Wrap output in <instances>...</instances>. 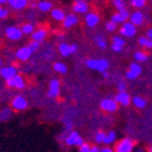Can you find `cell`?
<instances>
[{
	"label": "cell",
	"mask_w": 152,
	"mask_h": 152,
	"mask_svg": "<svg viewBox=\"0 0 152 152\" xmlns=\"http://www.w3.org/2000/svg\"><path fill=\"white\" fill-rule=\"evenodd\" d=\"M13 116V110L9 107H4L0 109V121L7 122L12 118Z\"/></svg>",
	"instance_id": "44dd1931"
},
{
	"label": "cell",
	"mask_w": 152,
	"mask_h": 152,
	"mask_svg": "<svg viewBox=\"0 0 152 152\" xmlns=\"http://www.w3.org/2000/svg\"><path fill=\"white\" fill-rule=\"evenodd\" d=\"M4 4H8V0H0V7H3Z\"/></svg>",
	"instance_id": "ee69618b"
},
{
	"label": "cell",
	"mask_w": 152,
	"mask_h": 152,
	"mask_svg": "<svg viewBox=\"0 0 152 152\" xmlns=\"http://www.w3.org/2000/svg\"><path fill=\"white\" fill-rule=\"evenodd\" d=\"M102 78H103V79L109 78V74H107V71H105V72H103V74H102Z\"/></svg>",
	"instance_id": "bcb514c9"
},
{
	"label": "cell",
	"mask_w": 152,
	"mask_h": 152,
	"mask_svg": "<svg viewBox=\"0 0 152 152\" xmlns=\"http://www.w3.org/2000/svg\"><path fill=\"white\" fill-rule=\"evenodd\" d=\"M9 16V10L4 7H0V19H5Z\"/></svg>",
	"instance_id": "74e56055"
},
{
	"label": "cell",
	"mask_w": 152,
	"mask_h": 152,
	"mask_svg": "<svg viewBox=\"0 0 152 152\" xmlns=\"http://www.w3.org/2000/svg\"><path fill=\"white\" fill-rule=\"evenodd\" d=\"M134 58L136 63H142V62H146L148 60V54L145 53L144 51H136L134 53Z\"/></svg>",
	"instance_id": "f546056e"
},
{
	"label": "cell",
	"mask_w": 152,
	"mask_h": 152,
	"mask_svg": "<svg viewBox=\"0 0 152 152\" xmlns=\"http://www.w3.org/2000/svg\"><path fill=\"white\" fill-rule=\"evenodd\" d=\"M142 66H140L138 63H136V62H134V63L130 64L129 70H128V71H130V72H131V74H133L134 76L138 77L140 74H142Z\"/></svg>",
	"instance_id": "d4e9b609"
},
{
	"label": "cell",
	"mask_w": 152,
	"mask_h": 152,
	"mask_svg": "<svg viewBox=\"0 0 152 152\" xmlns=\"http://www.w3.org/2000/svg\"><path fill=\"white\" fill-rule=\"evenodd\" d=\"M137 28L134 25H132L130 21H127L121 25L119 29V34L124 37H133L136 34Z\"/></svg>",
	"instance_id": "8992f818"
},
{
	"label": "cell",
	"mask_w": 152,
	"mask_h": 152,
	"mask_svg": "<svg viewBox=\"0 0 152 152\" xmlns=\"http://www.w3.org/2000/svg\"><path fill=\"white\" fill-rule=\"evenodd\" d=\"M113 4H114L117 12H120V11H124L127 9V3H126V1H124V0H114V1H113Z\"/></svg>",
	"instance_id": "1f68e13d"
},
{
	"label": "cell",
	"mask_w": 152,
	"mask_h": 152,
	"mask_svg": "<svg viewBox=\"0 0 152 152\" xmlns=\"http://www.w3.org/2000/svg\"><path fill=\"white\" fill-rule=\"evenodd\" d=\"M64 144L68 147H81L84 144V140L81 137L77 131H70L68 134H66L63 138Z\"/></svg>",
	"instance_id": "7a4b0ae2"
},
{
	"label": "cell",
	"mask_w": 152,
	"mask_h": 152,
	"mask_svg": "<svg viewBox=\"0 0 152 152\" xmlns=\"http://www.w3.org/2000/svg\"><path fill=\"white\" fill-rule=\"evenodd\" d=\"M91 152H100V148L98 147V145H91Z\"/></svg>",
	"instance_id": "b9f144b4"
},
{
	"label": "cell",
	"mask_w": 152,
	"mask_h": 152,
	"mask_svg": "<svg viewBox=\"0 0 152 152\" xmlns=\"http://www.w3.org/2000/svg\"><path fill=\"white\" fill-rule=\"evenodd\" d=\"M147 152H152V145H151V146H150V147H149V148H148Z\"/></svg>",
	"instance_id": "c3c4849f"
},
{
	"label": "cell",
	"mask_w": 152,
	"mask_h": 152,
	"mask_svg": "<svg viewBox=\"0 0 152 152\" xmlns=\"http://www.w3.org/2000/svg\"><path fill=\"white\" fill-rule=\"evenodd\" d=\"M95 43H96V45L98 46L100 49H105L107 47V41L104 39L102 36H95L94 38Z\"/></svg>",
	"instance_id": "d6a6232c"
},
{
	"label": "cell",
	"mask_w": 152,
	"mask_h": 152,
	"mask_svg": "<svg viewBox=\"0 0 152 152\" xmlns=\"http://www.w3.org/2000/svg\"><path fill=\"white\" fill-rule=\"evenodd\" d=\"M37 9L43 13L51 12V10L53 9V3L47 0H42L37 2Z\"/></svg>",
	"instance_id": "603a6c76"
},
{
	"label": "cell",
	"mask_w": 152,
	"mask_h": 152,
	"mask_svg": "<svg viewBox=\"0 0 152 152\" xmlns=\"http://www.w3.org/2000/svg\"><path fill=\"white\" fill-rule=\"evenodd\" d=\"M131 102L135 107H137V109H144V107L147 105V101H146V99H144L140 96L133 97L132 100H131Z\"/></svg>",
	"instance_id": "cb8c5ba5"
},
{
	"label": "cell",
	"mask_w": 152,
	"mask_h": 152,
	"mask_svg": "<svg viewBox=\"0 0 152 152\" xmlns=\"http://www.w3.org/2000/svg\"><path fill=\"white\" fill-rule=\"evenodd\" d=\"M46 37H47V30L43 28H39V29H37V30H35L33 32L32 35H31L32 41L37 42V43H39V44H41V42H43Z\"/></svg>",
	"instance_id": "ffe728a7"
},
{
	"label": "cell",
	"mask_w": 152,
	"mask_h": 152,
	"mask_svg": "<svg viewBox=\"0 0 152 152\" xmlns=\"http://www.w3.org/2000/svg\"><path fill=\"white\" fill-rule=\"evenodd\" d=\"M105 29H107V32H114V31L117 30V25H115L114 23H112V21L110 20L105 23Z\"/></svg>",
	"instance_id": "8d00e7d4"
},
{
	"label": "cell",
	"mask_w": 152,
	"mask_h": 152,
	"mask_svg": "<svg viewBox=\"0 0 152 152\" xmlns=\"http://www.w3.org/2000/svg\"><path fill=\"white\" fill-rule=\"evenodd\" d=\"M100 107L102 111L107 112V113H114L118 110V104L114 99L104 98L100 102Z\"/></svg>",
	"instance_id": "52a82bcc"
},
{
	"label": "cell",
	"mask_w": 152,
	"mask_h": 152,
	"mask_svg": "<svg viewBox=\"0 0 152 152\" xmlns=\"http://www.w3.org/2000/svg\"><path fill=\"white\" fill-rule=\"evenodd\" d=\"M1 67H3V61H2V58H0V68Z\"/></svg>",
	"instance_id": "7dc6e473"
},
{
	"label": "cell",
	"mask_w": 152,
	"mask_h": 152,
	"mask_svg": "<svg viewBox=\"0 0 152 152\" xmlns=\"http://www.w3.org/2000/svg\"><path fill=\"white\" fill-rule=\"evenodd\" d=\"M27 107H28V101H27V99L25 97L20 96V95L15 96L12 99V101H11V109L13 111L21 112L25 111Z\"/></svg>",
	"instance_id": "277c9868"
},
{
	"label": "cell",
	"mask_w": 152,
	"mask_h": 152,
	"mask_svg": "<svg viewBox=\"0 0 152 152\" xmlns=\"http://www.w3.org/2000/svg\"><path fill=\"white\" fill-rule=\"evenodd\" d=\"M8 5L14 11H20L29 5L28 0H8Z\"/></svg>",
	"instance_id": "d6986e66"
},
{
	"label": "cell",
	"mask_w": 152,
	"mask_h": 152,
	"mask_svg": "<svg viewBox=\"0 0 152 152\" xmlns=\"http://www.w3.org/2000/svg\"><path fill=\"white\" fill-rule=\"evenodd\" d=\"M84 21L86 23L87 27L89 28H94L100 21V16H99L98 13L96 12H88L84 17Z\"/></svg>",
	"instance_id": "5bb4252c"
},
{
	"label": "cell",
	"mask_w": 152,
	"mask_h": 152,
	"mask_svg": "<svg viewBox=\"0 0 152 152\" xmlns=\"http://www.w3.org/2000/svg\"><path fill=\"white\" fill-rule=\"evenodd\" d=\"M100 152H115L114 149L110 146H105V147H102L100 148Z\"/></svg>",
	"instance_id": "60d3db41"
},
{
	"label": "cell",
	"mask_w": 152,
	"mask_h": 152,
	"mask_svg": "<svg viewBox=\"0 0 152 152\" xmlns=\"http://www.w3.org/2000/svg\"><path fill=\"white\" fill-rule=\"evenodd\" d=\"M128 88V85L126 82L124 81H120L117 85V89H118V93H122V91H126Z\"/></svg>",
	"instance_id": "ab89813d"
},
{
	"label": "cell",
	"mask_w": 152,
	"mask_h": 152,
	"mask_svg": "<svg viewBox=\"0 0 152 152\" xmlns=\"http://www.w3.org/2000/svg\"><path fill=\"white\" fill-rule=\"evenodd\" d=\"M130 11L128 9L124 11H120V12H116L114 13L111 17V21L114 23L115 25H118V23H127L128 19L130 18Z\"/></svg>",
	"instance_id": "30bf717a"
},
{
	"label": "cell",
	"mask_w": 152,
	"mask_h": 152,
	"mask_svg": "<svg viewBox=\"0 0 152 152\" xmlns=\"http://www.w3.org/2000/svg\"><path fill=\"white\" fill-rule=\"evenodd\" d=\"M7 86L10 88H15V89H23L26 87V81L21 75L18 74L17 76H15L14 78H12L11 80L7 81Z\"/></svg>",
	"instance_id": "ba28073f"
},
{
	"label": "cell",
	"mask_w": 152,
	"mask_h": 152,
	"mask_svg": "<svg viewBox=\"0 0 152 152\" xmlns=\"http://www.w3.org/2000/svg\"><path fill=\"white\" fill-rule=\"evenodd\" d=\"M138 45L142 48L146 49H152V41L147 38L146 36H142V37L138 38Z\"/></svg>",
	"instance_id": "f1b7e54d"
},
{
	"label": "cell",
	"mask_w": 152,
	"mask_h": 152,
	"mask_svg": "<svg viewBox=\"0 0 152 152\" xmlns=\"http://www.w3.org/2000/svg\"><path fill=\"white\" fill-rule=\"evenodd\" d=\"M135 149V142L130 137H124L117 142L114 147L115 152H133Z\"/></svg>",
	"instance_id": "3957f363"
},
{
	"label": "cell",
	"mask_w": 152,
	"mask_h": 152,
	"mask_svg": "<svg viewBox=\"0 0 152 152\" xmlns=\"http://www.w3.org/2000/svg\"><path fill=\"white\" fill-rule=\"evenodd\" d=\"M21 32L23 34H26V35H32L33 32L35 31V28H34V25L30 23H23L21 26Z\"/></svg>",
	"instance_id": "484cf974"
},
{
	"label": "cell",
	"mask_w": 152,
	"mask_h": 152,
	"mask_svg": "<svg viewBox=\"0 0 152 152\" xmlns=\"http://www.w3.org/2000/svg\"><path fill=\"white\" fill-rule=\"evenodd\" d=\"M89 10V4L87 1L84 0H77L72 4V11L74 14H85L86 15Z\"/></svg>",
	"instance_id": "4fadbf2b"
},
{
	"label": "cell",
	"mask_w": 152,
	"mask_h": 152,
	"mask_svg": "<svg viewBox=\"0 0 152 152\" xmlns=\"http://www.w3.org/2000/svg\"><path fill=\"white\" fill-rule=\"evenodd\" d=\"M146 0H131L130 4L135 9H142L146 5Z\"/></svg>",
	"instance_id": "e575fe53"
},
{
	"label": "cell",
	"mask_w": 152,
	"mask_h": 152,
	"mask_svg": "<svg viewBox=\"0 0 152 152\" xmlns=\"http://www.w3.org/2000/svg\"><path fill=\"white\" fill-rule=\"evenodd\" d=\"M114 100L117 102V104H120L122 107H128L131 103L132 98L127 91H122V93H117Z\"/></svg>",
	"instance_id": "ac0fdd59"
},
{
	"label": "cell",
	"mask_w": 152,
	"mask_h": 152,
	"mask_svg": "<svg viewBox=\"0 0 152 152\" xmlns=\"http://www.w3.org/2000/svg\"><path fill=\"white\" fill-rule=\"evenodd\" d=\"M133 152H147V151H145V149H142V148H136V149H134Z\"/></svg>",
	"instance_id": "f6af8a7d"
},
{
	"label": "cell",
	"mask_w": 152,
	"mask_h": 152,
	"mask_svg": "<svg viewBox=\"0 0 152 152\" xmlns=\"http://www.w3.org/2000/svg\"><path fill=\"white\" fill-rule=\"evenodd\" d=\"M50 15L56 21H62V23H63L64 18H65V16H66V13L60 8H53L51 10Z\"/></svg>",
	"instance_id": "7402d4cb"
},
{
	"label": "cell",
	"mask_w": 152,
	"mask_h": 152,
	"mask_svg": "<svg viewBox=\"0 0 152 152\" xmlns=\"http://www.w3.org/2000/svg\"><path fill=\"white\" fill-rule=\"evenodd\" d=\"M60 91H61V82L58 79H51L49 82L48 87V95L49 98H58L60 96Z\"/></svg>",
	"instance_id": "5b68a950"
},
{
	"label": "cell",
	"mask_w": 152,
	"mask_h": 152,
	"mask_svg": "<svg viewBox=\"0 0 152 152\" xmlns=\"http://www.w3.org/2000/svg\"><path fill=\"white\" fill-rule=\"evenodd\" d=\"M32 53L33 52L30 50V48H29L28 46H23V47H20V48L16 51L15 56L17 58V60H19V61L26 62L31 58Z\"/></svg>",
	"instance_id": "e0dca14e"
},
{
	"label": "cell",
	"mask_w": 152,
	"mask_h": 152,
	"mask_svg": "<svg viewBox=\"0 0 152 152\" xmlns=\"http://www.w3.org/2000/svg\"><path fill=\"white\" fill-rule=\"evenodd\" d=\"M78 23H79L78 15H76L74 13H69V14H66L62 25H63V27L65 29H70V28H72V27H75V26L78 25Z\"/></svg>",
	"instance_id": "9a60e30c"
},
{
	"label": "cell",
	"mask_w": 152,
	"mask_h": 152,
	"mask_svg": "<svg viewBox=\"0 0 152 152\" xmlns=\"http://www.w3.org/2000/svg\"><path fill=\"white\" fill-rule=\"evenodd\" d=\"M146 37L152 41V28H149L147 31H146Z\"/></svg>",
	"instance_id": "7bdbcfd3"
},
{
	"label": "cell",
	"mask_w": 152,
	"mask_h": 152,
	"mask_svg": "<svg viewBox=\"0 0 152 152\" xmlns=\"http://www.w3.org/2000/svg\"><path fill=\"white\" fill-rule=\"evenodd\" d=\"M91 145L88 142H84L81 147H79V152H91Z\"/></svg>",
	"instance_id": "f35d334b"
},
{
	"label": "cell",
	"mask_w": 152,
	"mask_h": 152,
	"mask_svg": "<svg viewBox=\"0 0 152 152\" xmlns=\"http://www.w3.org/2000/svg\"><path fill=\"white\" fill-rule=\"evenodd\" d=\"M17 75H18V69L13 65L3 66V67L0 68V76L2 77L5 81L11 80V79L14 78Z\"/></svg>",
	"instance_id": "7c38bea8"
},
{
	"label": "cell",
	"mask_w": 152,
	"mask_h": 152,
	"mask_svg": "<svg viewBox=\"0 0 152 152\" xmlns=\"http://www.w3.org/2000/svg\"><path fill=\"white\" fill-rule=\"evenodd\" d=\"M117 140L116 133L114 131H109L107 132V137H105V140H104V145L105 146H110V145L114 144Z\"/></svg>",
	"instance_id": "83f0119b"
},
{
	"label": "cell",
	"mask_w": 152,
	"mask_h": 152,
	"mask_svg": "<svg viewBox=\"0 0 152 152\" xmlns=\"http://www.w3.org/2000/svg\"><path fill=\"white\" fill-rule=\"evenodd\" d=\"M144 20H145V16H144V13H142V11L136 10L130 14L129 21L132 23V25H134L135 27L142 26V23H144Z\"/></svg>",
	"instance_id": "2e32d148"
},
{
	"label": "cell",
	"mask_w": 152,
	"mask_h": 152,
	"mask_svg": "<svg viewBox=\"0 0 152 152\" xmlns=\"http://www.w3.org/2000/svg\"><path fill=\"white\" fill-rule=\"evenodd\" d=\"M85 64L89 69L99 71L101 74L105 72L110 67V62L105 58H88Z\"/></svg>",
	"instance_id": "6da1fadb"
},
{
	"label": "cell",
	"mask_w": 152,
	"mask_h": 152,
	"mask_svg": "<svg viewBox=\"0 0 152 152\" xmlns=\"http://www.w3.org/2000/svg\"><path fill=\"white\" fill-rule=\"evenodd\" d=\"M53 69L60 75H65L67 72V66L62 62H56L53 64Z\"/></svg>",
	"instance_id": "4316f807"
},
{
	"label": "cell",
	"mask_w": 152,
	"mask_h": 152,
	"mask_svg": "<svg viewBox=\"0 0 152 152\" xmlns=\"http://www.w3.org/2000/svg\"><path fill=\"white\" fill-rule=\"evenodd\" d=\"M105 137H107V132L103 131H98L95 135V142L96 145H104V140H105Z\"/></svg>",
	"instance_id": "4dcf8cb0"
},
{
	"label": "cell",
	"mask_w": 152,
	"mask_h": 152,
	"mask_svg": "<svg viewBox=\"0 0 152 152\" xmlns=\"http://www.w3.org/2000/svg\"><path fill=\"white\" fill-rule=\"evenodd\" d=\"M39 45H41V44L37 43V42L31 41L30 43L28 44V47L30 48V50L32 51V52H35V51H37L38 49H39Z\"/></svg>",
	"instance_id": "d590c367"
},
{
	"label": "cell",
	"mask_w": 152,
	"mask_h": 152,
	"mask_svg": "<svg viewBox=\"0 0 152 152\" xmlns=\"http://www.w3.org/2000/svg\"><path fill=\"white\" fill-rule=\"evenodd\" d=\"M23 32L21 29L16 27V26H10L5 29V36L10 39V41H19L23 37Z\"/></svg>",
	"instance_id": "9c48e42d"
},
{
	"label": "cell",
	"mask_w": 152,
	"mask_h": 152,
	"mask_svg": "<svg viewBox=\"0 0 152 152\" xmlns=\"http://www.w3.org/2000/svg\"><path fill=\"white\" fill-rule=\"evenodd\" d=\"M58 52L63 56H69L70 54L76 53L78 51V46L76 44H67V43H61L58 47Z\"/></svg>",
	"instance_id": "8fae6325"
},
{
	"label": "cell",
	"mask_w": 152,
	"mask_h": 152,
	"mask_svg": "<svg viewBox=\"0 0 152 152\" xmlns=\"http://www.w3.org/2000/svg\"><path fill=\"white\" fill-rule=\"evenodd\" d=\"M112 44H114L116 46H119L121 48H124V45H126V41H124V38L119 35H115L112 37Z\"/></svg>",
	"instance_id": "836d02e7"
}]
</instances>
